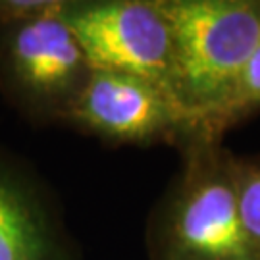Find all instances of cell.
Wrapping results in <instances>:
<instances>
[{
  "label": "cell",
  "mask_w": 260,
  "mask_h": 260,
  "mask_svg": "<svg viewBox=\"0 0 260 260\" xmlns=\"http://www.w3.org/2000/svg\"><path fill=\"white\" fill-rule=\"evenodd\" d=\"M62 0H0V23L35 18L60 8Z\"/></svg>",
  "instance_id": "9"
},
{
  "label": "cell",
  "mask_w": 260,
  "mask_h": 260,
  "mask_svg": "<svg viewBox=\"0 0 260 260\" xmlns=\"http://www.w3.org/2000/svg\"><path fill=\"white\" fill-rule=\"evenodd\" d=\"M60 18L91 70L143 77L172 93V33L158 0H64Z\"/></svg>",
  "instance_id": "4"
},
{
  "label": "cell",
  "mask_w": 260,
  "mask_h": 260,
  "mask_svg": "<svg viewBox=\"0 0 260 260\" xmlns=\"http://www.w3.org/2000/svg\"><path fill=\"white\" fill-rule=\"evenodd\" d=\"M185 166L156 223L158 260H258L243 233L233 154L222 139L193 133Z\"/></svg>",
  "instance_id": "2"
},
{
  "label": "cell",
  "mask_w": 260,
  "mask_h": 260,
  "mask_svg": "<svg viewBox=\"0 0 260 260\" xmlns=\"http://www.w3.org/2000/svg\"><path fill=\"white\" fill-rule=\"evenodd\" d=\"M60 8L0 23V89L35 120H62L93 72Z\"/></svg>",
  "instance_id": "3"
},
{
  "label": "cell",
  "mask_w": 260,
  "mask_h": 260,
  "mask_svg": "<svg viewBox=\"0 0 260 260\" xmlns=\"http://www.w3.org/2000/svg\"><path fill=\"white\" fill-rule=\"evenodd\" d=\"M233 185L243 233L260 260V158H233Z\"/></svg>",
  "instance_id": "8"
},
{
  "label": "cell",
  "mask_w": 260,
  "mask_h": 260,
  "mask_svg": "<svg viewBox=\"0 0 260 260\" xmlns=\"http://www.w3.org/2000/svg\"><path fill=\"white\" fill-rule=\"evenodd\" d=\"M62 121L116 145L183 141L193 121L168 89L127 74L93 70Z\"/></svg>",
  "instance_id": "5"
},
{
  "label": "cell",
  "mask_w": 260,
  "mask_h": 260,
  "mask_svg": "<svg viewBox=\"0 0 260 260\" xmlns=\"http://www.w3.org/2000/svg\"><path fill=\"white\" fill-rule=\"evenodd\" d=\"M0 260H75L39 183L0 152Z\"/></svg>",
  "instance_id": "6"
},
{
  "label": "cell",
  "mask_w": 260,
  "mask_h": 260,
  "mask_svg": "<svg viewBox=\"0 0 260 260\" xmlns=\"http://www.w3.org/2000/svg\"><path fill=\"white\" fill-rule=\"evenodd\" d=\"M260 110V41L233 85L230 96L195 133L222 139L225 131ZM193 135V133H191Z\"/></svg>",
  "instance_id": "7"
},
{
  "label": "cell",
  "mask_w": 260,
  "mask_h": 260,
  "mask_svg": "<svg viewBox=\"0 0 260 260\" xmlns=\"http://www.w3.org/2000/svg\"><path fill=\"white\" fill-rule=\"evenodd\" d=\"M172 33V93L205 125L230 96L260 41V0H158Z\"/></svg>",
  "instance_id": "1"
}]
</instances>
